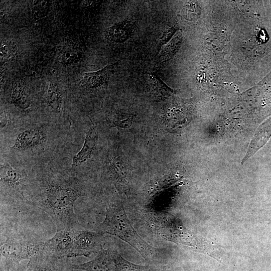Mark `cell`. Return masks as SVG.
I'll use <instances>...</instances> for the list:
<instances>
[{
    "label": "cell",
    "mask_w": 271,
    "mask_h": 271,
    "mask_svg": "<svg viewBox=\"0 0 271 271\" xmlns=\"http://www.w3.org/2000/svg\"><path fill=\"white\" fill-rule=\"evenodd\" d=\"M97 136L95 127H90L86 133L83 147L73 158V168L79 166L90 158L96 145Z\"/></svg>",
    "instance_id": "7c38bea8"
},
{
    "label": "cell",
    "mask_w": 271,
    "mask_h": 271,
    "mask_svg": "<svg viewBox=\"0 0 271 271\" xmlns=\"http://www.w3.org/2000/svg\"><path fill=\"white\" fill-rule=\"evenodd\" d=\"M51 3L46 1H34L32 13L35 18L41 19L47 16L50 12Z\"/></svg>",
    "instance_id": "d6986e66"
},
{
    "label": "cell",
    "mask_w": 271,
    "mask_h": 271,
    "mask_svg": "<svg viewBox=\"0 0 271 271\" xmlns=\"http://www.w3.org/2000/svg\"><path fill=\"white\" fill-rule=\"evenodd\" d=\"M42 241L31 240L18 232L1 233V255L18 263L40 254Z\"/></svg>",
    "instance_id": "277c9868"
},
{
    "label": "cell",
    "mask_w": 271,
    "mask_h": 271,
    "mask_svg": "<svg viewBox=\"0 0 271 271\" xmlns=\"http://www.w3.org/2000/svg\"><path fill=\"white\" fill-rule=\"evenodd\" d=\"M24 175L8 163L1 166V183L13 194L19 193L23 198V190L26 185Z\"/></svg>",
    "instance_id": "52a82bcc"
},
{
    "label": "cell",
    "mask_w": 271,
    "mask_h": 271,
    "mask_svg": "<svg viewBox=\"0 0 271 271\" xmlns=\"http://www.w3.org/2000/svg\"><path fill=\"white\" fill-rule=\"evenodd\" d=\"M270 137L271 117L265 120L258 127L241 163L243 164L262 148L268 141Z\"/></svg>",
    "instance_id": "ba28073f"
},
{
    "label": "cell",
    "mask_w": 271,
    "mask_h": 271,
    "mask_svg": "<svg viewBox=\"0 0 271 271\" xmlns=\"http://www.w3.org/2000/svg\"><path fill=\"white\" fill-rule=\"evenodd\" d=\"M114 66V64L109 65L97 71L84 73L81 80L82 85L86 88H96L106 84Z\"/></svg>",
    "instance_id": "9c48e42d"
},
{
    "label": "cell",
    "mask_w": 271,
    "mask_h": 271,
    "mask_svg": "<svg viewBox=\"0 0 271 271\" xmlns=\"http://www.w3.org/2000/svg\"><path fill=\"white\" fill-rule=\"evenodd\" d=\"M180 42V33L178 32L167 44L162 47L158 54L159 60L162 62L171 58L178 48Z\"/></svg>",
    "instance_id": "e0dca14e"
},
{
    "label": "cell",
    "mask_w": 271,
    "mask_h": 271,
    "mask_svg": "<svg viewBox=\"0 0 271 271\" xmlns=\"http://www.w3.org/2000/svg\"><path fill=\"white\" fill-rule=\"evenodd\" d=\"M43 195L35 205L52 218L57 231L77 229L79 222L74 205L85 195L84 192L78 186L53 180L45 181Z\"/></svg>",
    "instance_id": "6da1fadb"
},
{
    "label": "cell",
    "mask_w": 271,
    "mask_h": 271,
    "mask_svg": "<svg viewBox=\"0 0 271 271\" xmlns=\"http://www.w3.org/2000/svg\"><path fill=\"white\" fill-rule=\"evenodd\" d=\"M74 246L72 257L84 256L88 258L96 256L103 247L102 235L97 231L75 229Z\"/></svg>",
    "instance_id": "8992f818"
},
{
    "label": "cell",
    "mask_w": 271,
    "mask_h": 271,
    "mask_svg": "<svg viewBox=\"0 0 271 271\" xmlns=\"http://www.w3.org/2000/svg\"><path fill=\"white\" fill-rule=\"evenodd\" d=\"M11 102L24 110L28 109L31 105V99L28 90L21 81L17 82L13 86Z\"/></svg>",
    "instance_id": "2e32d148"
},
{
    "label": "cell",
    "mask_w": 271,
    "mask_h": 271,
    "mask_svg": "<svg viewBox=\"0 0 271 271\" xmlns=\"http://www.w3.org/2000/svg\"><path fill=\"white\" fill-rule=\"evenodd\" d=\"M47 99L51 108L55 112H59L62 102L60 91L56 84L51 83L49 84Z\"/></svg>",
    "instance_id": "ac0fdd59"
},
{
    "label": "cell",
    "mask_w": 271,
    "mask_h": 271,
    "mask_svg": "<svg viewBox=\"0 0 271 271\" xmlns=\"http://www.w3.org/2000/svg\"><path fill=\"white\" fill-rule=\"evenodd\" d=\"M147 82L151 94L155 100L164 99L174 92V90L164 83L155 72L148 74Z\"/></svg>",
    "instance_id": "4fadbf2b"
},
{
    "label": "cell",
    "mask_w": 271,
    "mask_h": 271,
    "mask_svg": "<svg viewBox=\"0 0 271 271\" xmlns=\"http://www.w3.org/2000/svg\"><path fill=\"white\" fill-rule=\"evenodd\" d=\"M17 50L16 43L11 40H5L1 44V58L9 60L15 57Z\"/></svg>",
    "instance_id": "ffe728a7"
},
{
    "label": "cell",
    "mask_w": 271,
    "mask_h": 271,
    "mask_svg": "<svg viewBox=\"0 0 271 271\" xmlns=\"http://www.w3.org/2000/svg\"><path fill=\"white\" fill-rule=\"evenodd\" d=\"M29 260L27 271H57V259L46 255L40 254Z\"/></svg>",
    "instance_id": "5bb4252c"
},
{
    "label": "cell",
    "mask_w": 271,
    "mask_h": 271,
    "mask_svg": "<svg viewBox=\"0 0 271 271\" xmlns=\"http://www.w3.org/2000/svg\"><path fill=\"white\" fill-rule=\"evenodd\" d=\"M73 230L57 231L52 238L42 241L40 254L57 260L71 257L74 246Z\"/></svg>",
    "instance_id": "5b68a950"
},
{
    "label": "cell",
    "mask_w": 271,
    "mask_h": 271,
    "mask_svg": "<svg viewBox=\"0 0 271 271\" xmlns=\"http://www.w3.org/2000/svg\"><path fill=\"white\" fill-rule=\"evenodd\" d=\"M44 139L42 131L36 129H27L18 135L12 148L15 150L27 149L39 145Z\"/></svg>",
    "instance_id": "8fae6325"
},
{
    "label": "cell",
    "mask_w": 271,
    "mask_h": 271,
    "mask_svg": "<svg viewBox=\"0 0 271 271\" xmlns=\"http://www.w3.org/2000/svg\"><path fill=\"white\" fill-rule=\"evenodd\" d=\"M132 27V23L130 21L115 24L108 29L107 37L111 41L115 42L124 41L131 34Z\"/></svg>",
    "instance_id": "9a60e30c"
},
{
    "label": "cell",
    "mask_w": 271,
    "mask_h": 271,
    "mask_svg": "<svg viewBox=\"0 0 271 271\" xmlns=\"http://www.w3.org/2000/svg\"><path fill=\"white\" fill-rule=\"evenodd\" d=\"M83 55L82 49L71 41H65L58 47L57 59L65 65L71 64L80 60Z\"/></svg>",
    "instance_id": "30bf717a"
},
{
    "label": "cell",
    "mask_w": 271,
    "mask_h": 271,
    "mask_svg": "<svg viewBox=\"0 0 271 271\" xmlns=\"http://www.w3.org/2000/svg\"><path fill=\"white\" fill-rule=\"evenodd\" d=\"M9 118L6 114L3 113L1 116V127L4 128L9 123Z\"/></svg>",
    "instance_id": "44dd1931"
},
{
    "label": "cell",
    "mask_w": 271,
    "mask_h": 271,
    "mask_svg": "<svg viewBox=\"0 0 271 271\" xmlns=\"http://www.w3.org/2000/svg\"><path fill=\"white\" fill-rule=\"evenodd\" d=\"M96 231L115 236L124 241L148 261H152L162 254L163 250L150 245L136 231L131 224L121 200L110 201L106 207L104 220L97 226Z\"/></svg>",
    "instance_id": "7a4b0ae2"
},
{
    "label": "cell",
    "mask_w": 271,
    "mask_h": 271,
    "mask_svg": "<svg viewBox=\"0 0 271 271\" xmlns=\"http://www.w3.org/2000/svg\"><path fill=\"white\" fill-rule=\"evenodd\" d=\"M71 267L84 271H152V268L133 263L124 259L114 248L103 247L90 261Z\"/></svg>",
    "instance_id": "3957f363"
}]
</instances>
